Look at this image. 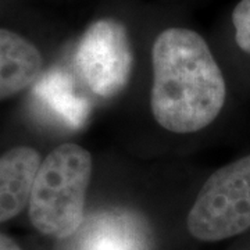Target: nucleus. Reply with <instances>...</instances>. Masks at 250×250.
Returning <instances> with one entry per match:
<instances>
[{"mask_svg": "<svg viewBox=\"0 0 250 250\" xmlns=\"http://www.w3.org/2000/svg\"><path fill=\"white\" fill-rule=\"evenodd\" d=\"M152 113L175 134L196 132L221 113L227 88L206 41L187 28H168L152 50Z\"/></svg>", "mask_w": 250, "mask_h": 250, "instance_id": "nucleus-1", "label": "nucleus"}, {"mask_svg": "<svg viewBox=\"0 0 250 250\" xmlns=\"http://www.w3.org/2000/svg\"><path fill=\"white\" fill-rule=\"evenodd\" d=\"M92 157L75 143L57 146L39 166L29 197V218L43 235L65 239L83 223Z\"/></svg>", "mask_w": 250, "mask_h": 250, "instance_id": "nucleus-2", "label": "nucleus"}, {"mask_svg": "<svg viewBox=\"0 0 250 250\" xmlns=\"http://www.w3.org/2000/svg\"><path fill=\"white\" fill-rule=\"evenodd\" d=\"M250 228V154L217 170L205 182L188 215L199 241L217 242Z\"/></svg>", "mask_w": 250, "mask_h": 250, "instance_id": "nucleus-3", "label": "nucleus"}, {"mask_svg": "<svg viewBox=\"0 0 250 250\" xmlns=\"http://www.w3.org/2000/svg\"><path fill=\"white\" fill-rule=\"evenodd\" d=\"M75 62L82 81L95 95H117L129 80L134 62L125 28L116 20L93 22L81 38Z\"/></svg>", "mask_w": 250, "mask_h": 250, "instance_id": "nucleus-4", "label": "nucleus"}, {"mask_svg": "<svg viewBox=\"0 0 250 250\" xmlns=\"http://www.w3.org/2000/svg\"><path fill=\"white\" fill-rule=\"evenodd\" d=\"M39 166V153L28 146L13 147L0 156V223L14 218L29 205Z\"/></svg>", "mask_w": 250, "mask_h": 250, "instance_id": "nucleus-5", "label": "nucleus"}, {"mask_svg": "<svg viewBox=\"0 0 250 250\" xmlns=\"http://www.w3.org/2000/svg\"><path fill=\"white\" fill-rule=\"evenodd\" d=\"M42 54L34 43L0 28V100L11 98L39 80Z\"/></svg>", "mask_w": 250, "mask_h": 250, "instance_id": "nucleus-6", "label": "nucleus"}, {"mask_svg": "<svg viewBox=\"0 0 250 250\" xmlns=\"http://www.w3.org/2000/svg\"><path fill=\"white\" fill-rule=\"evenodd\" d=\"M145 227L134 215L107 213L85 228L78 250H146Z\"/></svg>", "mask_w": 250, "mask_h": 250, "instance_id": "nucleus-7", "label": "nucleus"}, {"mask_svg": "<svg viewBox=\"0 0 250 250\" xmlns=\"http://www.w3.org/2000/svg\"><path fill=\"white\" fill-rule=\"evenodd\" d=\"M34 96L43 107L70 128H81L89 116V102L80 96L71 77L60 70L35 82Z\"/></svg>", "mask_w": 250, "mask_h": 250, "instance_id": "nucleus-8", "label": "nucleus"}, {"mask_svg": "<svg viewBox=\"0 0 250 250\" xmlns=\"http://www.w3.org/2000/svg\"><path fill=\"white\" fill-rule=\"evenodd\" d=\"M235 41L243 52L250 54V0H241L233 9Z\"/></svg>", "mask_w": 250, "mask_h": 250, "instance_id": "nucleus-9", "label": "nucleus"}, {"mask_svg": "<svg viewBox=\"0 0 250 250\" xmlns=\"http://www.w3.org/2000/svg\"><path fill=\"white\" fill-rule=\"evenodd\" d=\"M0 250H22L16 242L4 233H0Z\"/></svg>", "mask_w": 250, "mask_h": 250, "instance_id": "nucleus-10", "label": "nucleus"}]
</instances>
